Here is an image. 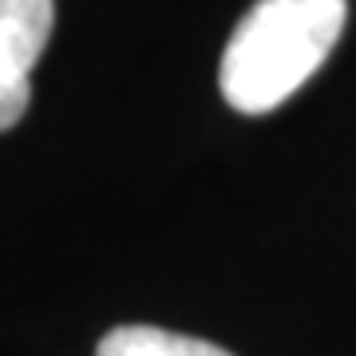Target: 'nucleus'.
I'll list each match as a JSON object with an SVG mask.
<instances>
[{"instance_id": "nucleus-1", "label": "nucleus", "mask_w": 356, "mask_h": 356, "mask_svg": "<svg viewBox=\"0 0 356 356\" xmlns=\"http://www.w3.org/2000/svg\"><path fill=\"white\" fill-rule=\"evenodd\" d=\"M348 20V0H257L238 20L218 88L242 115H266L321 72Z\"/></svg>"}, {"instance_id": "nucleus-3", "label": "nucleus", "mask_w": 356, "mask_h": 356, "mask_svg": "<svg viewBox=\"0 0 356 356\" xmlns=\"http://www.w3.org/2000/svg\"><path fill=\"white\" fill-rule=\"evenodd\" d=\"M95 356H234L210 341L186 332L154 329V325H119L99 341Z\"/></svg>"}, {"instance_id": "nucleus-2", "label": "nucleus", "mask_w": 356, "mask_h": 356, "mask_svg": "<svg viewBox=\"0 0 356 356\" xmlns=\"http://www.w3.org/2000/svg\"><path fill=\"white\" fill-rule=\"evenodd\" d=\"M56 24V0H0V131L16 127L32 103V67Z\"/></svg>"}]
</instances>
